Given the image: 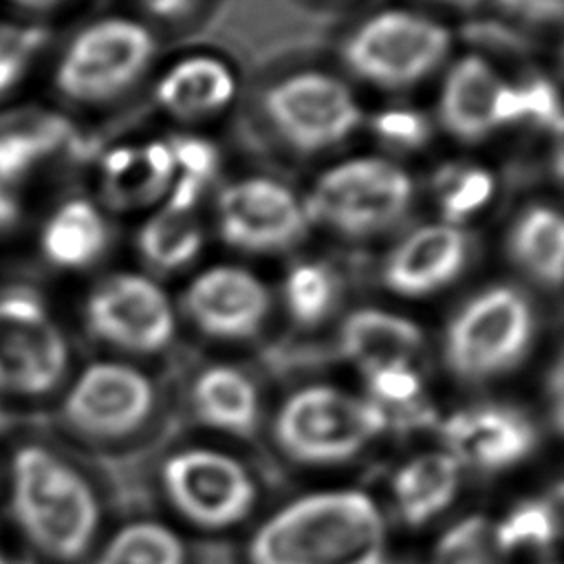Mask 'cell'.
<instances>
[{"mask_svg": "<svg viewBox=\"0 0 564 564\" xmlns=\"http://www.w3.org/2000/svg\"><path fill=\"white\" fill-rule=\"evenodd\" d=\"M458 485V465L449 454L412 458L394 476V500L408 524H423L449 505Z\"/></svg>", "mask_w": 564, "mask_h": 564, "instance_id": "7402d4cb", "label": "cell"}, {"mask_svg": "<svg viewBox=\"0 0 564 564\" xmlns=\"http://www.w3.org/2000/svg\"><path fill=\"white\" fill-rule=\"evenodd\" d=\"M443 216L449 223H460L478 212L494 192V178L478 167H445L436 176Z\"/></svg>", "mask_w": 564, "mask_h": 564, "instance_id": "f546056e", "label": "cell"}, {"mask_svg": "<svg viewBox=\"0 0 564 564\" xmlns=\"http://www.w3.org/2000/svg\"><path fill=\"white\" fill-rule=\"evenodd\" d=\"M154 390L134 368L95 364L84 370L64 401L66 423L90 438L134 432L152 412Z\"/></svg>", "mask_w": 564, "mask_h": 564, "instance_id": "8fae6325", "label": "cell"}, {"mask_svg": "<svg viewBox=\"0 0 564 564\" xmlns=\"http://www.w3.org/2000/svg\"><path fill=\"white\" fill-rule=\"evenodd\" d=\"M509 13L522 15L527 20L553 22L562 18L564 0H498Z\"/></svg>", "mask_w": 564, "mask_h": 564, "instance_id": "d590c367", "label": "cell"}, {"mask_svg": "<svg viewBox=\"0 0 564 564\" xmlns=\"http://www.w3.org/2000/svg\"><path fill=\"white\" fill-rule=\"evenodd\" d=\"M220 231L227 242L242 249H282L304 231V212L280 183L249 178L223 192Z\"/></svg>", "mask_w": 564, "mask_h": 564, "instance_id": "4fadbf2b", "label": "cell"}, {"mask_svg": "<svg viewBox=\"0 0 564 564\" xmlns=\"http://www.w3.org/2000/svg\"><path fill=\"white\" fill-rule=\"evenodd\" d=\"M44 253L59 267H84L106 247V225L86 200L66 203L46 225Z\"/></svg>", "mask_w": 564, "mask_h": 564, "instance_id": "cb8c5ba5", "label": "cell"}, {"mask_svg": "<svg viewBox=\"0 0 564 564\" xmlns=\"http://www.w3.org/2000/svg\"><path fill=\"white\" fill-rule=\"evenodd\" d=\"M70 137V123L46 110L20 108L0 112V181L20 178L37 159Z\"/></svg>", "mask_w": 564, "mask_h": 564, "instance_id": "ffe728a7", "label": "cell"}, {"mask_svg": "<svg viewBox=\"0 0 564 564\" xmlns=\"http://www.w3.org/2000/svg\"><path fill=\"white\" fill-rule=\"evenodd\" d=\"M368 388L379 408L403 410L421 401V379L410 366H392L368 372Z\"/></svg>", "mask_w": 564, "mask_h": 564, "instance_id": "1f68e13d", "label": "cell"}, {"mask_svg": "<svg viewBox=\"0 0 564 564\" xmlns=\"http://www.w3.org/2000/svg\"><path fill=\"white\" fill-rule=\"evenodd\" d=\"M516 262L544 284H560L564 271V223L551 207L527 209L513 227Z\"/></svg>", "mask_w": 564, "mask_h": 564, "instance_id": "603a6c76", "label": "cell"}, {"mask_svg": "<svg viewBox=\"0 0 564 564\" xmlns=\"http://www.w3.org/2000/svg\"><path fill=\"white\" fill-rule=\"evenodd\" d=\"M150 11H154L156 15H167V18H174V15H181L189 9L192 0H143Z\"/></svg>", "mask_w": 564, "mask_h": 564, "instance_id": "f35d334b", "label": "cell"}, {"mask_svg": "<svg viewBox=\"0 0 564 564\" xmlns=\"http://www.w3.org/2000/svg\"><path fill=\"white\" fill-rule=\"evenodd\" d=\"M2 425H7V414L0 410V427H2Z\"/></svg>", "mask_w": 564, "mask_h": 564, "instance_id": "ee69618b", "label": "cell"}, {"mask_svg": "<svg viewBox=\"0 0 564 564\" xmlns=\"http://www.w3.org/2000/svg\"><path fill=\"white\" fill-rule=\"evenodd\" d=\"M181 542L154 522H137L121 529L95 564H183Z\"/></svg>", "mask_w": 564, "mask_h": 564, "instance_id": "83f0119b", "label": "cell"}, {"mask_svg": "<svg viewBox=\"0 0 564 564\" xmlns=\"http://www.w3.org/2000/svg\"><path fill=\"white\" fill-rule=\"evenodd\" d=\"M0 564H29V562H7L4 557H0Z\"/></svg>", "mask_w": 564, "mask_h": 564, "instance_id": "f6af8a7d", "label": "cell"}, {"mask_svg": "<svg viewBox=\"0 0 564 564\" xmlns=\"http://www.w3.org/2000/svg\"><path fill=\"white\" fill-rule=\"evenodd\" d=\"M443 438L454 460L482 471L513 467L538 443L533 423L520 410L507 405H476L456 412L443 423Z\"/></svg>", "mask_w": 564, "mask_h": 564, "instance_id": "5bb4252c", "label": "cell"}, {"mask_svg": "<svg viewBox=\"0 0 564 564\" xmlns=\"http://www.w3.org/2000/svg\"><path fill=\"white\" fill-rule=\"evenodd\" d=\"M412 196L410 176L381 159H355L328 170L308 198L311 216L350 236L394 223Z\"/></svg>", "mask_w": 564, "mask_h": 564, "instance_id": "5b68a950", "label": "cell"}, {"mask_svg": "<svg viewBox=\"0 0 564 564\" xmlns=\"http://www.w3.org/2000/svg\"><path fill=\"white\" fill-rule=\"evenodd\" d=\"M236 93L231 70L216 57L196 55L174 64L156 84L159 104L181 119L207 117L225 108Z\"/></svg>", "mask_w": 564, "mask_h": 564, "instance_id": "d6986e66", "label": "cell"}, {"mask_svg": "<svg viewBox=\"0 0 564 564\" xmlns=\"http://www.w3.org/2000/svg\"><path fill=\"white\" fill-rule=\"evenodd\" d=\"M185 308L207 335L242 339L264 322L269 295L251 273L216 267L192 282L185 293Z\"/></svg>", "mask_w": 564, "mask_h": 564, "instance_id": "9a60e30c", "label": "cell"}, {"mask_svg": "<svg viewBox=\"0 0 564 564\" xmlns=\"http://www.w3.org/2000/svg\"><path fill=\"white\" fill-rule=\"evenodd\" d=\"M18 2L29 4V7H46V4H51V2H55V0H18Z\"/></svg>", "mask_w": 564, "mask_h": 564, "instance_id": "b9f144b4", "label": "cell"}, {"mask_svg": "<svg viewBox=\"0 0 564 564\" xmlns=\"http://www.w3.org/2000/svg\"><path fill=\"white\" fill-rule=\"evenodd\" d=\"M165 438H167V434H159L145 447L99 460L110 498L119 509L132 511V509H145L150 505V500H152V491H150L152 465H154L156 452L161 449V443Z\"/></svg>", "mask_w": 564, "mask_h": 564, "instance_id": "4316f807", "label": "cell"}, {"mask_svg": "<svg viewBox=\"0 0 564 564\" xmlns=\"http://www.w3.org/2000/svg\"><path fill=\"white\" fill-rule=\"evenodd\" d=\"M388 425L375 401L315 386L293 394L275 419L280 447L302 463H337L355 456Z\"/></svg>", "mask_w": 564, "mask_h": 564, "instance_id": "3957f363", "label": "cell"}, {"mask_svg": "<svg viewBox=\"0 0 564 564\" xmlns=\"http://www.w3.org/2000/svg\"><path fill=\"white\" fill-rule=\"evenodd\" d=\"M203 236L192 212L163 207L141 229L139 249L159 269H178L200 249Z\"/></svg>", "mask_w": 564, "mask_h": 564, "instance_id": "d4e9b609", "label": "cell"}, {"mask_svg": "<svg viewBox=\"0 0 564 564\" xmlns=\"http://www.w3.org/2000/svg\"><path fill=\"white\" fill-rule=\"evenodd\" d=\"M375 130L401 148H419L427 141V121L412 110H386L375 117Z\"/></svg>", "mask_w": 564, "mask_h": 564, "instance_id": "d6a6232c", "label": "cell"}, {"mask_svg": "<svg viewBox=\"0 0 564 564\" xmlns=\"http://www.w3.org/2000/svg\"><path fill=\"white\" fill-rule=\"evenodd\" d=\"M531 335L533 315L524 297L507 286L487 289L452 319L445 359L463 379H491L522 359Z\"/></svg>", "mask_w": 564, "mask_h": 564, "instance_id": "277c9868", "label": "cell"}, {"mask_svg": "<svg viewBox=\"0 0 564 564\" xmlns=\"http://www.w3.org/2000/svg\"><path fill=\"white\" fill-rule=\"evenodd\" d=\"M522 101H524V119H531L544 128H553L555 132L562 130V112H560V99L551 82L546 79H533L524 86Z\"/></svg>", "mask_w": 564, "mask_h": 564, "instance_id": "836d02e7", "label": "cell"}, {"mask_svg": "<svg viewBox=\"0 0 564 564\" xmlns=\"http://www.w3.org/2000/svg\"><path fill=\"white\" fill-rule=\"evenodd\" d=\"M251 564H386L383 522L357 491L291 502L251 540Z\"/></svg>", "mask_w": 564, "mask_h": 564, "instance_id": "6da1fadb", "label": "cell"}, {"mask_svg": "<svg viewBox=\"0 0 564 564\" xmlns=\"http://www.w3.org/2000/svg\"><path fill=\"white\" fill-rule=\"evenodd\" d=\"M194 410L203 423L238 436H251L258 427L256 388L229 366H212L196 379Z\"/></svg>", "mask_w": 564, "mask_h": 564, "instance_id": "44dd1931", "label": "cell"}, {"mask_svg": "<svg viewBox=\"0 0 564 564\" xmlns=\"http://www.w3.org/2000/svg\"><path fill=\"white\" fill-rule=\"evenodd\" d=\"M24 59L0 55V90H4L9 84L15 82V77L22 73Z\"/></svg>", "mask_w": 564, "mask_h": 564, "instance_id": "ab89813d", "label": "cell"}, {"mask_svg": "<svg viewBox=\"0 0 564 564\" xmlns=\"http://www.w3.org/2000/svg\"><path fill=\"white\" fill-rule=\"evenodd\" d=\"M15 220V203L0 192V229L9 227Z\"/></svg>", "mask_w": 564, "mask_h": 564, "instance_id": "60d3db41", "label": "cell"}, {"mask_svg": "<svg viewBox=\"0 0 564 564\" xmlns=\"http://www.w3.org/2000/svg\"><path fill=\"white\" fill-rule=\"evenodd\" d=\"M445 2H452V4H458V7H474L480 0H445Z\"/></svg>", "mask_w": 564, "mask_h": 564, "instance_id": "7bdbcfd3", "label": "cell"}, {"mask_svg": "<svg viewBox=\"0 0 564 564\" xmlns=\"http://www.w3.org/2000/svg\"><path fill=\"white\" fill-rule=\"evenodd\" d=\"M163 487L172 505L200 527H227L247 516L256 489L247 471L229 456L187 449L163 467Z\"/></svg>", "mask_w": 564, "mask_h": 564, "instance_id": "30bf717a", "label": "cell"}, {"mask_svg": "<svg viewBox=\"0 0 564 564\" xmlns=\"http://www.w3.org/2000/svg\"><path fill=\"white\" fill-rule=\"evenodd\" d=\"M90 330L126 350L154 352L174 330L172 306L165 293L141 275H115L106 280L86 308Z\"/></svg>", "mask_w": 564, "mask_h": 564, "instance_id": "7c38bea8", "label": "cell"}, {"mask_svg": "<svg viewBox=\"0 0 564 564\" xmlns=\"http://www.w3.org/2000/svg\"><path fill=\"white\" fill-rule=\"evenodd\" d=\"M13 511L29 540L57 560L79 557L97 527L90 487L57 456L24 447L13 458Z\"/></svg>", "mask_w": 564, "mask_h": 564, "instance_id": "7a4b0ae2", "label": "cell"}, {"mask_svg": "<svg viewBox=\"0 0 564 564\" xmlns=\"http://www.w3.org/2000/svg\"><path fill=\"white\" fill-rule=\"evenodd\" d=\"M341 352L366 372L392 366H410L421 348V330L394 313L361 308L341 326Z\"/></svg>", "mask_w": 564, "mask_h": 564, "instance_id": "e0dca14e", "label": "cell"}, {"mask_svg": "<svg viewBox=\"0 0 564 564\" xmlns=\"http://www.w3.org/2000/svg\"><path fill=\"white\" fill-rule=\"evenodd\" d=\"M66 370V344L42 304L24 291L0 295V390L44 394Z\"/></svg>", "mask_w": 564, "mask_h": 564, "instance_id": "ba28073f", "label": "cell"}, {"mask_svg": "<svg viewBox=\"0 0 564 564\" xmlns=\"http://www.w3.org/2000/svg\"><path fill=\"white\" fill-rule=\"evenodd\" d=\"M264 106L278 132L306 152L339 143L361 119L348 88L324 73L286 77L269 90Z\"/></svg>", "mask_w": 564, "mask_h": 564, "instance_id": "9c48e42d", "label": "cell"}, {"mask_svg": "<svg viewBox=\"0 0 564 564\" xmlns=\"http://www.w3.org/2000/svg\"><path fill=\"white\" fill-rule=\"evenodd\" d=\"M560 531L557 507L551 498H533L516 505L507 518L494 529L500 553L546 551Z\"/></svg>", "mask_w": 564, "mask_h": 564, "instance_id": "484cf974", "label": "cell"}, {"mask_svg": "<svg viewBox=\"0 0 564 564\" xmlns=\"http://www.w3.org/2000/svg\"><path fill=\"white\" fill-rule=\"evenodd\" d=\"M192 564H238L236 553L225 542H203L194 549Z\"/></svg>", "mask_w": 564, "mask_h": 564, "instance_id": "74e56055", "label": "cell"}, {"mask_svg": "<svg viewBox=\"0 0 564 564\" xmlns=\"http://www.w3.org/2000/svg\"><path fill=\"white\" fill-rule=\"evenodd\" d=\"M286 304L300 324H317L335 300V280L322 264H297L286 278Z\"/></svg>", "mask_w": 564, "mask_h": 564, "instance_id": "f1b7e54d", "label": "cell"}, {"mask_svg": "<svg viewBox=\"0 0 564 564\" xmlns=\"http://www.w3.org/2000/svg\"><path fill=\"white\" fill-rule=\"evenodd\" d=\"M467 258V240L452 225L410 234L386 262V284L403 295H425L454 280Z\"/></svg>", "mask_w": 564, "mask_h": 564, "instance_id": "2e32d148", "label": "cell"}, {"mask_svg": "<svg viewBox=\"0 0 564 564\" xmlns=\"http://www.w3.org/2000/svg\"><path fill=\"white\" fill-rule=\"evenodd\" d=\"M438 564H500L494 527L485 518H467L438 542Z\"/></svg>", "mask_w": 564, "mask_h": 564, "instance_id": "4dcf8cb0", "label": "cell"}, {"mask_svg": "<svg viewBox=\"0 0 564 564\" xmlns=\"http://www.w3.org/2000/svg\"><path fill=\"white\" fill-rule=\"evenodd\" d=\"M200 189H203V183H200V181H196V178L183 174V176L176 181L174 189H172V196H170V200H167V207L178 209V212H192V209H194V203H196V198H198V194H200Z\"/></svg>", "mask_w": 564, "mask_h": 564, "instance_id": "8d00e7d4", "label": "cell"}, {"mask_svg": "<svg viewBox=\"0 0 564 564\" xmlns=\"http://www.w3.org/2000/svg\"><path fill=\"white\" fill-rule=\"evenodd\" d=\"M449 33L432 20L388 11L368 20L348 42L346 62L368 82L399 88L423 79L447 53Z\"/></svg>", "mask_w": 564, "mask_h": 564, "instance_id": "8992f818", "label": "cell"}, {"mask_svg": "<svg viewBox=\"0 0 564 564\" xmlns=\"http://www.w3.org/2000/svg\"><path fill=\"white\" fill-rule=\"evenodd\" d=\"M502 82L489 64L476 55L460 59L447 75L441 97V119L460 139L476 141L489 134L494 123V101Z\"/></svg>", "mask_w": 564, "mask_h": 564, "instance_id": "ac0fdd59", "label": "cell"}, {"mask_svg": "<svg viewBox=\"0 0 564 564\" xmlns=\"http://www.w3.org/2000/svg\"><path fill=\"white\" fill-rule=\"evenodd\" d=\"M170 150L176 167H183L185 176H192L205 183L216 170V163H218L216 150L212 148V143L203 139H194V137L176 139V143L170 145Z\"/></svg>", "mask_w": 564, "mask_h": 564, "instance_id": "e575fe53", "label": "cell"}, {"mask_svg": "<svg viewBox=\"0 0 564 564\" xmlns=\"http://www.w3.org/2000/svg\"><path fill=\"white\" fill-rule=\"evenodd\" d=\"M152 51V35L137 22L93 24L66 51L57 84L64 95L82 101L115 97L143 73Z\"/></svg>", "mask_w": 564, "mask_h": 564, "instance_id": "52a82bcc", "label": "cell"}]
</instances>
